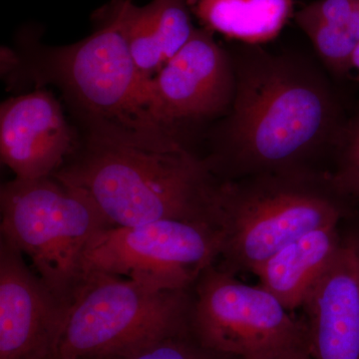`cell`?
Listing matches in <instances>:
<instances>
[{"label": "cell", "instance_id": "2e32d148", "mask_svg": "<svg viewBox=\"0 0 359 359\" xmlns=\"http://www.w3.org/2000/svg\"><path fill=\"white\" fill-rule=\"evenodd\" d=\"M325 69L337 77L353 70L359 44V0H318L295 14Z\"/></svg>", "mask_w": 359, "mask_h": 359}, {"label": "cell", "instance_id": "ffe728a7", "mask_svg": "<svg viewBox=\"0 0 359 359\" xmlns=\"http://www.w3.org/2000/svg\"><path fill=\"white\" fill-rule=\"evenodd\" d=\"M351 65H353V70L358 71V76L356 80L359 82V44L356 46L355 50L353 52V59H351Z\"/></svg>", "mask_w": 359, "mask_h": 359}, {"label": "cell", "instance_id": "ba28073f", "mask_svg": "<svg viewBox=\"0 0 359 359\" xmlns=\"http://www.w3.org/2000/svg\"><path fill=\"white\" fill-rule=\"evenodd\" d=\"M221 249V231L211 224L161 219L108 226L87 250L84 276L107 273L158 290H191L218 263Z\"/></svg>", "mask_w": 359, "mask_h": 359}, {"label": "cell", "instance_id": "e0dca14e", "mask_svg": "<svg viewBox=\"0 0 359 359\" xmlns=\"http://www.w3.org/2000/svg\"><path fill=\"white\" fill-rule=\"evenodd\" d=\"M332 154L334 185L353 211L359 210V113L346 120Z\"/></svg>", "mask_w": 359, "mask_h": 359}, {"label": "cell", "instance_id": "7a4b0ae2", "mask_svg": "<svg viewBox=\"0 0 359 359\" xmlns=\"http://www.w3.org/2000/svg\"><path fill=\"white\" fill-rule=\"evenodd\" d=\"M53 176L85 194L112 226L161 219L217 226L222 180L183 143L152 148L89 138Z\"/></svg>", "mask_w": 359, "mask_h": 359}, {"label": "cell", "instance_id": "ac0fdd59", "mask_svg": "<svg viewBox=\"0 0 359 359\" xmlns=\"http://www.w3.org/2000/svg\"><path fill=\"white\" fill-rule=\"evenodd\" d=\"M115 359H233L201 344L190 332L172 335Z\"/></svg>", "mask_w": 359, "mask_h": 359}, {"label": "cell", "instance_id": "5bb4252c", "mask_svg": "<svg viewBox=\"0 0 359 359\" xmlns=\"http://www.w3.org/2000/svg\"><path fill=\"white\" fill-rule=\"evenodd\" d=\"M130 53L144 79L150 82L189 41L194 26L187 0H152L136 6L120 1Z\"/></svg>", "mask_w": 359, "mask_h": 359}, {"label": "cell", "instance_id": "30bf717a", "mask_svg": "<svg viewBox=\"0 0 359 359\" xmlns=\"http://www.w3.org/2000/svg\"><path fill=\"white\" fill-rule=\"evenodd\" d=\"M68 306L0 238V359H58Z\"/></svg>", "mask_w": 359, "mask_h": 359}, {"label": "cell", "instance_id": "9a60e30c", "mask_svg": "<svg viewBox=\"0 0 359 359\" xmlns=\"http://www.w3.org/2000/svg\"><path fill=\"white\" fill-rule=\"evenodd\" d=\"M205 29L243 44L276 39L294 13V0H187Z\"/></svg>", "mask_w": 359, "mask_h": 359}, {"label": "cell", "instance_id": "8fae6325", "mask_svg": "<svg viewBox=\"0 0 359 359\" xmlns=\"http://www.w3.org/2000/svg\"><path fill=\"white\" fill-rule=\"evenodd\" d=\"M313 359H359V228L347 229L334 261L302 306Z\"/></svg>", "mask_w": 359, "mask_h": 359}, {"label": "cell", "instance_id": "3957f363", "mask_svg": "<svg viewBox=\"0 0 359 359\" xmlns=\"http://www.w3.org/2000/svg\"><path fill=\"white\" fill-rule=\"evenodd\" d=\"M353 216V208L328 170H295L222 181L218 264L237 276L254 273L295 238Z\"/></svg>", "mask_w": 359, "mask_h": 359}, {"label": "cell", "instance_id": "277c9868", "mask_svg": "<svg viewBox=\"0 0 359 359\" xmlns=\"http://www.w3.org/2000/svg\"><path fill=\"white\" fill-rule=\"evenodd\" d=\"M49 61L54 79L88 126L90 139L152 148L182 143L151 114V82L130 53L120 4L105 25L56 49Z\"/></svg>", "mask_w": 359, "mask_h": 359}, {"label": "cell", "instance_id": "52a82bcc", "mask_svg": "<svg viewBox=\"0 0 359 359\" xmlns=\"http://www.w3.org/2000/svg\"><path fill=\"white\" fill-rule=\"evenodd\" d=\"M188 328L201 344L233 359H282L309 346L302 316L259 283H243L218 263L191 290Z\"/></svg>", "mask_w": 359, "mask_h": 359}, {"label": "cell", "instance_id": "d6986e66", "mask_svg": "<svg viewBox=\"0 0 359 359\" xmlns=\"http://www.w3.org/2000/svg\"><path fill=\"white\" fill-rule=\"evenodd\" d=\"M282 359H313L311 358V353H309V346H304L299 347V348L295 349L285 355Z\"/></svg>", "mask_w": 359, "mask_h": 359}, {"label": "cell", "instance_id": "5b68a950", "mask_svg": "<svg viewBox=\"0 0 359 359\" xmlns=\"http://www.w3.org/2000/svg\"><path fill=\"white\" fill-rule=\"evenodd\" d=\"M0 211V238L29 257L42 282L69 308L84 280L89 245L112 226L85 194L54 176L4 184Z\"/></svg>", "mask_w": 359, "mask_h": 359}, {"label": "cell", "instance_id": "4fadbf2b", "mask_svg": "<svg viewBox=\"0 0 359 359\" xmlns=\"http://www.w3.org/2000/svg\"><path fill=\"white\" fill-rule=\"evenodd\" d=\"M342 224L309 231L278 250L252 273L259 285L290 311L302 309L341 245Z\"/></svg>", "mask_w": 359, "mask_h": 359}, {"label": "cell", "instance_id": "44dd1931", "mask_svg": "<svg viewBox=\"0 0 359 359\" xmlns=\"http://www.w3.org/2000/svg\"><path fill=\"white\" fill-rule=\"evenodd\" d=\"M128 1H132V0H128Z\"/></svg>", "mask_w": 359, "mask_h": 359}, {"label": "cell", "instance_id": "9c48e42d", "mask_svg": "<svg viewBox=\"0 0 359 359\" xmlns=\"http://www.w3.org/2000/svg\"><path fill=\"white\" fill-rule=\"evenodd\" d=\"M235 89L230 51L217 43L212 32L195 29L151 81L149 108L156 121L172 131L179 123L222 119L230 110Z\"/></svg>", "mask_w": 359, "mask_h": 359}, {"label": "cell", "instance_id": "8992f818", "mask_svg": "<svg viewBox=\"0 0 359 359\" xmlns=\"http://www.w3.org/2000/svg\"><path fill=\"white\" fill-rule=\"evenodd\" d=\"M191 290L88 273L68 308L58 359H115L188 332Z\"/></svg>", "mask_w": 359, "mask_h": 359}, {"label": "cell", "instance_id": "6da1fadb", "mask_svg": "<svg viewBox=\"0 0 359 359\" xmlns=\"http://www.w3.org/2000/svg\"><path fill=\"white\" fill-rule=\"evenodd\" d=\"M236 89L205 158L222 181L320 169L346 120L332 81L313 59L243 44L230 51Z\"/></svg>", "mask_w": 359, "mask_h": 359}, {"label": "cell", "instance_id": "7c38bea8", "mask_svg": "<svg viewBox=\"0 0 359 359\" xmlns=\"http://www.w3.org/2000/svg\"><path fill=\"white\" fill-rule=\"evenodd\" d=\"M74 151L62 109L46 91L8 99L0 109V155L15 178L53 176Z\"/></svg>", "mask_w": 359, "mask_h": 359}]
</instances>
